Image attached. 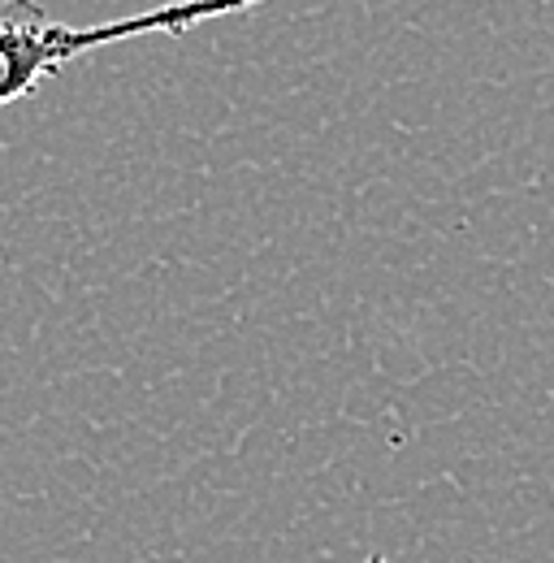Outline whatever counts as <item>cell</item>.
<instances>
[{
    "mask_svg": "<svg viewBox=\"0 0 554 563\" xmlns=\"http://www.w3.org/2000/svg\"><path fill=\"white\" fill-rule=\"evenodd\" d=\"M265 4L274 0H169L126 18L78 26V22L48 18L35 0H4L0 4V109L26 100L48 74H57L96 48L126 44L138 35H187L200 22L265 9Z\"/></svg>",
    "mask_w": 554,
    "mask_h": 563,
    "instance_id": "6da1fadb",
    "label": "cell"
},
{
    "mask_svg": "<svg viewBox=\"0 0 554 563\" xmlns=\"http://www.w3.org/2000/svg\"><path fill=\"white\" fill-rule=\"evenodd\" d=\"M368 563H390V560H381V555H368Z\"/></svg>",
    "mask_w": 554,
    "mask_h": 563,
    "instance_id": "7a4b0ae2",
    "label": "cell"
}]
</instances>
